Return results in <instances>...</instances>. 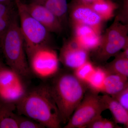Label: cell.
Here are the masks:
<instances>
[{"label":"cell","instance_id":"7c38bea8","mask_svg":"<svg viewBox=\"0 0 128 128\" xmlns=\"http://www.w3.org/2000/svg\"><path fill=\"white\" fill-rule=\"evenodd\" d=\"M73 39L78 45L88 52L96 50L100 44L102 35L90 27L80 24L72 25Z\"/></svg>","mask_w":128,"mask_h":128},{"label":"cell","instance_id":"30bf717a","mask_svg":"<svg viewBox=\"0 0 128 128\" xmlns=\"http://www.w3.org/2000/svg\"><path fill=\"white\" fill-rule=\"evenodd\" d=\"M89 53L73 39L64 44L60 49L59 58L60 62L65 67L75 70L89 61Z\"/></svg>","mask_w":128,"mask_h":128},{"label":"cell","instance_id":"e0dca14e","mask_svg":"<svg viewBox=\"0 0 128 128\" xmlns=\"http://www.w3.org/2000/svg\"><path fill=\"white\" fill-rule=\"evenodd\" d=\"M0 102V128H18L16 105Z\"/></svg>","mask_w":128,"mask_h":128},{"label":"cell","instance_id":"277c9868","mask_svg":"<svg viewBox=\"0 0 128 128\" xmlns=\"http://www.w3.org/2000/svg\"><path fill=\"white\" fill-rule=\"evenodd\" d=\"M15 2L27 56L37 48L50 46V32L29 14L25 2L21 0Z\"/></svg>","mask_w":128,"mask_h":128},{"label":"cell","instance_id":"8992f818","mask_svg":"<svg viewBox=\"0 0 128 128\" xmlns=\"http://www.w3.org/2000/svg\"><path fill=\"white\" fill-rule=\"evenodd\" d=\"M106 110L98 92H86L84 98L72 115L64 128H86Z\"/></svg>","mask_w":128,"mask_h":128},{"label":"cell","instance_id":"603a6c76","mask_svg":"<svg viewBox=\"0 0 128 128\" xmlns=\"http://www.w3.org/2000/svg\"><path fill=\"white\" fill-rule=\"evenodd\" d=\"M111 96L128 110V86L118 94Z\"/></svg>","mask_w":128,"mask_h":128},{"label":"cell","instance_id":"484cf974","mask_svg":"<svg viewBox=\"0 0 128 128\" xmlns=\"http://www.w3.org/2000/svg\"><path fill=\"white\" fill-rule=\"evenodd\" d=\"M80 0L82 1L83 2H86V3L91 4L96 0Z\"/></svg>","mask_w":128,"mask_h":128},{"label":"cell","instance_id":"cb8c5ba5","mask_svg":"<svg viewBox=\"0 0 128 128\" xmlns=\"http://www.w3.org/2000/svg\"><path fill=\"white\" fill-rule=\"evenodd\" d=\"M106 119L100 115L88 124L86 128H103Z\"/></svg>","mask_w":128,"mask_h":128},{"label":"cell","instance_id":"52a82bcc","mask_svg":"<svg viewBox=\"0 0 128 128\" xmlns=\"http://www.w3.org/2000/svg\"><path fill=\"white\" fill-rule=\"evenodd\" d=\"M27 56L31 73L38 78H52L60 71L59 56L50 46L37 48Z\"/></svg>","mask_w":128,"mask_h":128},{"label":"cell","instance_id":"9c48e42d","mask_svg":"<svg viewBox=\"0 0 128 128\" xmlns=\"http://www.w3.org/2000/svg\"><path fill=\"white\" fill-rule=\"evenodd\" d=\"M68 13L72 25H86L101 34L104 21L94 10L91 4L80 0H73L68 4Z\"/></svg>","mask_w":128,"mask_h":128},{"label":"cell","instance_id":"44dd1931","mask_svg":"<svg viewBox=\"0 0 128 128\" xmlns=\"http://www.w3.org/2000/svg\"><path fill=\"white\" fill-rule=\"evenodd\" d=\"M18 128H44V127L34 120L23 115L18 114Z\"/></svg>","mask_w":128,"mask_h":128},{"label":"cell","instance_id":"4316f807","mask_svg":"<svg viewBox=\"0 0 128 128\" xmlns=\"http://www.w3.org/2000/svg\"><path fill=\"white\" fill-rule=\"evenodd\" d=\"M15 0H0V2H8L14 1Z\"/></svg>","mask_w":128,"mask_h":128},{"label":"cell","instance_id":"ac0fdd59","mask_svg":"<svg viewBox=\"0 0 128 128\" xmlns=\"http://www.w3.org/2000/svg\"><path fill=\"white\" fill-rule=\"evenodd\" d=\"M91 5L104 22L114 16V12L118 8V4L112 0H96Z\"/></svg>","mask_w":128,"mask_h":128},{"label":"cell","instance_id":"83f0119b","mask_svg":"<svg viewBox=\"0 0 128 128\" xmlns=\"http://www.w3.org/2000/svg\"><path fill=\"white\" fill-rule=\"evenodd\" d=\"M3 66L2 65V64H1V63L0 62V70L2 68V66Z\"/></svg>","mask_w":128,"mask_h":128},{"label":"cell","instance_id":"7402d4cb","mask_svg":"<svg viewBox=\"0 0 128 128\" xmlns=\"http://www.w3.org/2000/svg\"><path fill=\"white\" fill-rule=\"evenodd\" d=\"M16 13L17 10L16 12L12 16H0V43L9 28L14 16Z\"/></svg>","mask_w":128,"mask_h":128},{"label":"cell","instance_id":"5b68a950","mask_svg":"<svg viewBox=\"0 0 128 128\" xmlns=\"http://www.w3.org/2000/svg\"><path fill=\"white\" fill-rule=\"evenodd\" d=\"M128 26L121 23L118 16L102 36L100 44L94 50L96 61L104 63L128 46Z\"/></svg>","mask_w":128,"mask_h":128},{"label":"cell","instance_id":"ffe728a7","mask_svg":"<svg viewBox=\"0 0 128 128\" xmlns=\"http://www.w3.org/2000/svg\"><path fill=\"white\" fill-rule=\"evenodd\" d=\"M95 67L89 61L74 70V74L80 80L86 82L94 70Z\"/></svg>","mask_w":128,"mask_h":128},{"label":"cell","instance_id":"d4e9b609","mask_svg":"<svg viewBox=\"0 0 128 128\" xmlns=\"http://www.w3.org/2000/svg\"><path fill=\"white\" fill-rule=\"evenodd\" d=\"M118 126L117 124L114 121H112L106 119L104 124L103 128H121Z\"/></svg>","mask_w":128,"mask_h":128},{"label":"cell","instance_id":"9a60e30c","mask_svg":"<svg viewBox=\"0 0 128 128\" xmlns=\"http://www.w3.org/2000/svg\"><path fill=\"white\" fill-rule=\"evenodd\" d=\"M49 10L62 22L64 26L67 22L68 4L66 0H30Z\"/></svg>","mask_w":128,"mask_h":128},{"label":"cell","instance_id":"ba28073f","mask_svg":"<svg viewBox=\"0 0 128 128\" xmlns=\"http://www.w3.org/2000/svg\"><path fill=\"white\" fill-rule=\"evenodd\" d=\"M22 78L10 67L3 66L0 70V99L16 105L28 90Z\"/></svg>","mask_w":128,"mask_h":128},{"label":"cell","instance_id":"8fae6325","mask_svg":"<svg viewBox=\"0 0 128 128\" xmlns=\"http://www.w3.org/2000/svg\"><path fill=\"white\" fill-rule=\"evenodd\" d=\"M25 6L29 14L50 32L59 34L63 32L64 26L62 22L46 8L32 2L25 3Z\"/></svg>","mask_w":128,"mask_h":128},{"label":"cell","instance_id":"6da1fadb","mask_svg":"<svg viewBox=\"0 0 128 128\" xmlns=\"http://www.w3.org/2000/svg\"><path fill=\"white\" fill-rule=\"evenodd\" d=\"M16 106L18 114L30 118L45 128H61L60 114L48 85L28 90Z\"/></svg>","mask_w":128,"mask_h":128},{"label":"cell","instance_id":"4fadbf2b","mask_svg":"<svg viewBox=\"0 0 128 128\" xmlns=\"http://www.w3.org/2000/svg\"><path fill=\"white\" fill-rule=\"evenodd\" d=\"M106 110H110L116 123L123 124L128 128V110L113 98L107 94L100 96Z\"/></svg>","mask_w":128,"mask_h":128},{"label":"cell","instance_id":"2e32d148","mask_svg":"<svg viewBox=\"0 0 128 128\" xmlns=\"http://www.w3.org/2000/svg\"><path fill=\"white\" fill-rule=\"evenodd\" d=\"M124 50L123 52L118 53L112 61L105 65L103 68L106 73L117 74L128 78V47Z\"/></svg>","mask_w":128,"mask_h":128},{"label":"cell","instance_id":"5bb4252c","mask_svg":"<svg viewBox=\"0 0 128 128\" xmlns=\"http://www.w3.org/2000/svg\"><path fill=\"white\" fill-rule=\"evenodd\" d=\"M128 86V78L117 74L106 73L101 92L112 96Z\"/></svg>","mask_w":128,"mask_h":128},{"label":"cell","instance_id":"3957f363","mask_svg":"<svg viewBox=\"0 0 128 128\" xmlns=\"http://www.w3.org/2000/svg\"><path fill=\"white\" fill-rule=\"evenodd\" d=\"M0 47L9 67L24 79L29 78L32 73L20 31L17 12L2 40Z\"/></svg>","mask_w":128,"mask_h":128},{"label":"cell","instance_id":"7a4b0ae2","mask_svg":"<svg viewBox=\"0 0 128 128\" xmlns=\"http://www.w3.org/2000/svg\"><path fill=\"white\" fill-rule=\"evenodd\" d=\"M53 78L49 86L62 123L66 124L84 98L88 86L86 82L69 72L59 71Z\"/></svg>","mask_w":128,"mask_h":128},{"label":"cell","instance_id":"d6986e66","mask_svg":"<svg viewBox=\"0 0 128 128\" xmlns=\"http://www.w3.org/2000/svg\"><path fill=\"white\" fill-rule=\"evenodd\" d=\"M106 72L103 68H94L92 73L89 76L86 82L91 90L98 92L101 91Z\"/></svg>","mask_w":128,"mask_h":128}]
</instances>
